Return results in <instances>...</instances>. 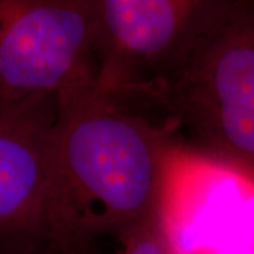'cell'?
I'll return each instance as SVG.
<instances>
[{
    "instance_id": "6da1fadb",
    "label": "cell",
    "mask_w": 254,
    "mask_h": 254,
    "mask_svg": "<svg viewBox=\"0 0 254 254\" xmlns=\"http://www.w3.org/2000/svg\"><path fill=\"white\" fill-rule=\"evenodd\" d=\"M170 138L99 85L60 100L50 148L55 250H83L153 218Z\"/></svg>"
},
{
    "instance_id": "7a4b0ae2",
    "label": "cell",
    "mask_w": 254,
    "mask_h": 254,
    "mask_svg": "<svg viewBox=\"0 0 254 254\" xmlns=\"http://www.w3.org/2000/svg\"><path fill=\"white\" fill-rule=\"evenodd\" d=\"M118 102L170 137L184 134L178 141L254 175V1L219 0L178 69Z\"/></svg>"
},
{
    "instance_id": "3957f363",
    "label": "cell",
    "mask_w": 254,
    "mask_h": 254,
    "mask_svg": "<svg viewBox=\"0 0 254 254\" xmlns=\"http://www.w3.org/2000/svg\"><path fill=\"white\" fill-rule=\"evenodd\" d=\"M155 222L168 254H254V175L171 137Z\"/></svg>"
},
{
    "instance_id": "277c9868",
    "label": "cell",
    "mask_w": 254,
    "mask_h": 254,
    "mask_svg": "<svg viewBox=\"0 0 254 254\" xmlns=\"http://www.w3.org/2000/svg\"><path fill=\"white\" fill-rule=\"evenodd\" d=\"M96 85L91 0H0V95L61 100Z\"/></svg>"
},
{
    "instance_id": "5b68a950",
    "label": "cell",
    "mask_w": 254,
    "mask_h": 254,
    "mask_svg": "<svg viewBox=\"0 0 254 254\" xmlns=\"http://www.w3.org/2000/svg\"><path fill=\"white\" fill-rule=\"evenodd\" d=\"M98 85L126 99L173 75L219 0H91Z\"/></svg>"
},
{
    "instance_id": "8992f818",
    "label": "cell",
    "mask_w": 254,
    "mask_h": 254,
    "mask_svg": "<svg viewBox=\"0 0 254 254\" xmlns=\"http://www.w3.org/2000/svg\"><path fill=\"white\" fill-rule=\"evenodd\" d=\"M60 99L0 95V246L4 254L55 250L50 232V148Z\"/></svg>"
},
{
    "instance_id": "52a82bcc",
    "label": "cell",
    "mask_w": 254,
    "mask_h": 254,
    "mask_svg": "<svg viewBox=\"0 0 254 254\" xmlns=\"http://www.w3.org/2000/svg\"><path fill=\"white\" fill-rule=\"evenodd\" d=\"M116 237L120 243L116 254H168L155 222V215L123 230Z\"/></svg>"
},
{
    "instance_id": "ba28073f",
    "label": "cell",
    "mask_w": 254,
    "mask_h": 254,
    "mask_svg": "<svg viewBox=\"0 0 254 254\" xmlns=\"http://www.w3.org/2000/svg\"><path fill=\"white\" fill-rule=\"evenodd\" d=\"M82 250H75V252H50L46 254H81Z\"/></svg>"
}]
</instances>
